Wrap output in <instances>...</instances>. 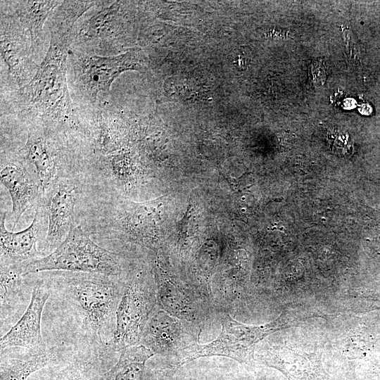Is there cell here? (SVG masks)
I'll use <instances>...</instances> for the list:
<instances>
[{
	"label": "cell",
	"instance_id": "18",
	"mask_svg": "<svg viewBox=\"0 0 380 380\" xmlns=\"http://www.w3.org/2000/svg\"><path fill=\"white\" fill-rule=\"evenodd\" d=\"M89 368L81 362H73L61 368L44 380H92Z\"/></svg>",
	"mask_w": 380,
	"mask_h": 380
},
{
	"label": "cell",
	"instance_id": "11",
	"mask_svg": "<svg viewBox=\"0 0 380 380\" xmlns=\"http://www.w3.org/2000/svg\"><path fill=\"white\" fill-rule=\"evenodd\" d=\"M1 53L19 88L27 84L39 66L30 36L11 11L1 10Z\"/></svg>",
	"mask_w": 380,
	"mask_h": 380
},
{
	"label": "cell",
	"instance_id": "5",
	"mask_svg": "<svg viewBox=\"0 0 380 380\" xmlns=\"http://www.w3.org/2000/svg\"><path fill=\"white\" fill-rule=\"evenodd\" d=\"M89 236L80 224L75 225L54 251L29 262L24 275L63 270L118 276L121 271L118 255L96 244Z\"/></svg>",
	"mask_w": 380,
	"mask_h": 380
},
{
	"label": "cell",
	"instance_id": "2",
	"mask_svg": "<svg viewBox=\"0 0 380 380\" xmlns=\"http://www.w3.org/2000/svg\"><path fill=\"white\" fill-rule=\"evenodd\" d=\"M66 281L68 296L101 343L110 345L115 330L116 312L123 289L115 277L70 272Z\"/></svg>",
	"mask_w": 380,
	"mask_h": 380
},
{
	"label": "cell",
	"instance_id": "4",
	"mask_svg": "<svg viewBox=\"0 0 380 380\" xmlns=\"http://www.w3.org/2000/svg\"><path fill=\"white\" fill-rule=\"evenodd\" d=\"M68 58L74 91L84 102L96 108L103 106L111 84L121 73L144 70L147 64L146 55L140 48H131L123 53L105 56L70 49Z\"/></svg>",
	"mask_w": 380,
	"mask_h": 380
},
{
	"label": "cell",
	"instance_id": "8",
	"mask_svg": "<svg viewBox=\"0 0 380 380\" xmlns=\"http://www.w3.org/2000/svg\"><path fill=\"white\" fill-rule=\"evenodd\" d=\"M144 275L137 274L123 288L110 345L116 350L139 345L144 329L155 310L157 292Z\"/></svg>",
	"mask_w": 380,
	"mask_h": 380
},
{
	"label": "cell",
	"instance_id": "20",
	"mask_svg": "<svg viewBox=\"0 0 380 380\" xmlns=\"http://www.w3.org/2000/svg\"><path fill=\"white\" fill-rule=\"evenodd\" d=\"M312 72L316 82H323L325 80V72L323 66L315 62L312 65Z\"/></svg>",
	"mask_w": 380,
	"mask_h": 380
},
{
	"label": "cell",
	"instance_id": "9",
	"mask_svg": "<svg viewBox=\"0 0 380 380\" xmlns=\"http://www.w3.org/2000/svg\"><path fill=\"white\" fill-rule=\"evenodd\" d=\"M199 331L190 322L155 310L141 336L142 345L155 354H179L198 344Z\"/></svg>",
	"mask_w": 380,
	"mask_h": 380
},
{
	"label": "cell",
	"instance_id": "14",
	"mask_svg": "<svg viewBox=\"0 0 380 380\" xmlns=\"http://www.w3.org/2000/svg\"><path fill=\"white\" fill-rule=\"evenodd\" d=\"M260 363L275 368L289 380H328L320 357L289 349L267 350L257 357Z\"/></svg>",
	"mask_w": 380,
	"mask_h": 380
},
{
	"label": "cell",
	"instance_id": "1",
	"mask_svg": "<svg viewBox=\"0 0 380 380\" xmlns=\"http://www.w3.org/2000/svg\"><path fill=\"white\" fill-rule=\"evenodd\" d=\"M49 48L31 80L19 88V115L28 127H38L70 138L87 134L86 124L74 114L67 81V66L74 29L50 24Z\"/></svg>",
	"mask_w": 380,
	"mask_h": 380
},
{
	"label": "cell",
	"instance_id": "7",
	"mask_svg": "<svg viewBox=\"0 0 380 380\" xmlns=\"http://www.w3.org/2000/svg\"><path fill=\"white\" fill-rule=\"evenodd\" d=\"M90 192L91 186L80 167L58 176L45 191L39 201L48 217L44 254L54 251L71 229L80 224V212Z\"/></svg>",
	"mask_w": 380,
	"mask_h": 380
},
{
	"label": "cell",
	"instance_id": "13",
	"mask_svg": "<svg viewBox=\"0 0 380 380\" xmlns=\"http://www.w3.org/2000/svg\"><path fill=\"white\" fill-rule=\"evenodd\" d=\"M50 291L44 284L36 283L31 300L21 318L1 338V350L13 347L46 349L41 333V318Z\"/></svg>",
	"mask_w": 380,
	"mask_h": 380
},
{
	"label": "cell",
	"instance_id": "15",
	"mask_svg": "<svg viewBox=\"0 0 380 380\" xmlns=\"http://www.w3.org/2000/svg\"><path fill=\"white\" fill-rule=\"evenodd\" d=\"M18 348L1 350L0 380H27L31 374L55 361L46 349Z\"/></svg>",
	"mask_w": 380,
	"mask_h": 380
},
{
	"label": "cell",
	"instance_id": "10",
	"mask_svg": "<svg viewBox=\"0 0 380 380\" xmlns=\"http://www.w3.org/2000/svg\"><path fill=\"white\" fill-rule=\"evenodd\" d=\"M6 211L1 215V265L24 267L30 262L46 255L37 249V243L48 229V217L41 203L35 208L31 224L20 232L8 231L5 226Z\"/></svg>",
	"mask_w": 380,
	"mask_h": 380
},
{
	"label": "cell",
	"instance_id": "3",
	"mask_svg": "<svg viewBox=\"0 0 380 380\" xmlns=\"http://www.w3.org/2000/svg\"><path fill=\"white\" fill-rule=\"evenodd\" d=\"M316 317H293L282 312L273 321L261 325H250L237 322L229 315L222 318V329L212 342L196 344L179 353L173 363L177 369L194 360L203 357L224 356L240 363L253 365L255 362V348L265 336L284 329L297 325L304 319Z\"/></svg>",
	"mask_w": 380,
	"mask_h": 380
},
{
	"label": "cell",
	"instance_id": "21",
	"mask_svg": "<svg viewBox=\"0 0 380 380\" xmlns=\"http://www.w3.org/2000/svg\"><path fill=\"white\" fill-rule=\"evenodd\" d=\"M360 111L363 114H369L372 111V108L369 105H364L362 106Z\"/></svg>",
	"mask_w": 380,
	"mask_h": 380
},
{
	"label": "cell",
	"instance_id": "17",
	"mask_svg": "<svg viewBox=\"0 0 380 380\" xmlns=\"http://www.w3.org/2000/svg\"><path fill=\"white\" fill-rule=\"evenodd\" d=\"M153 355L142 344L126 348L110 369L92 380H143L146 363Z\"/></svg>",
	"mask_w": 380,
	"mask_h": 380
},
{
	"label": "cell",
	"instance_id": "16",
	"mask_svg": "<svg viewBox=\"0 0 380 380\" xmlns=\"http://www.w3.org/2000/svg\"><path fill=\"white\" fill-rule=\"evenodd\" d=\"M61 1H8L11 11L30 36L34 54L42 39L43 26Z\"/></svg>",
	"mask_w": 380,
	"mask_h": 380
},
{
	"label": "cell",
	"instance_id": "6",
	"mask_svg": "<svg viewBox=\"0 0 380 380\" xmlns=\"http://www.w3.org/2000/svg\"><path fill=\"white\" fill-rule=\"evenodd\" d=\"M16 157L39 186L42 196L65 172L80 167V151L67 136L38 127H29L27 139Z\"/></svg>",
	"mask_w": 380,
	"mask_h": 380
},
{
	"label": "cell",
	"instance_id": "12",
	"mask_svg": "<svg viewBox=\"0 0 380 380\" xmlns=\"http://www.w3.org/2000/svg\"><path fill=\"white\" fill-rule=\"evenodd\" d=\"M0 177L11 196L14 229L23 213L37 205L42 194L35 179L14 153L1 155Z\"/></svg>",
	"mask_w": 380,
	"mask_h": 380
},
{
	"label": "cell",
	"instance_id": "19",
	"mask_svg": "<svg viewBox=\"0 0 380 380\" xmlns=\"http://www.w3.org/2000/svg\"><path fill=\"white\" fill-rule=\"evenodd\" d=\"M343 34L348 58L353 63H356L358 58L357 47L353 39L350 31L349 29L343 27Z\"/></svg>",
	"mask_w": 380,
	"mask_h": 380
}]
</instances>
